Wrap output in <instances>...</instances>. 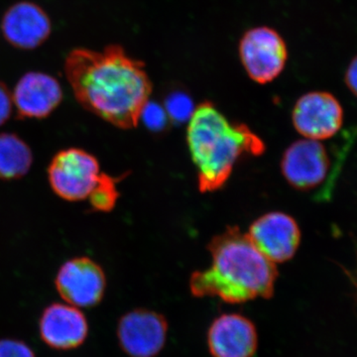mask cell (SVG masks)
<instances>
[{
    "instance_id": "cell-1",
    "label": "cell",
    "mask_w": 357,
    "mask_h": 357,
    "mask_svg": "<svg viewBox=\"0 0 357 357\" xmlns=\"http://www.w3.org/2000/svg\"><path fill=\"white\" fill-rule=\"evenodd\" d=\"M64 72L84 109L115 128L138 126L150 100L152 83L144 63L130 57L121 45H109L102 50L73 49L66 56Z\"/></svg>"
},
{
    "instance_id": "cell-2",
    "label": "cell",
    "mask_w": 357,
    "mask_h": 357,
    "mask_svg": "<svg viewBox=\"0 0 357 357\" xmlns=\"http://www.w3.org/2000/svg\"><path fill=\"white\" fill-rule=\"evenodd\" d=\"M211 266L196 271L190 289L197 298L218 297L229 304H241L274 294L278 271L275 263L258 250L237 227H227L208 245Z\"/></svg>"
},
{
    "instance_id": "cell-3",
    "label": "cell",
    "mask_w": 357,
    "mask_h": 357,
    "mask_svg": "<svg viewBox=\"0 0 357 357\" xmlns=\"http://www.w3.org/2000/svg\"><path fill=\"white\" fill-rule=\"evenodd\" d=\"M202 192L220 190L243 155L259 156L265 144L245 124L232 123L210 102L195 109L187 130Z\"/></svg>"
},
{
    "instance_id": "cell-4",
    "label": "cell",
    "mask_w": 357,
    "mask_h": 357,
    "mask_svg": "<svg viewBox=\"0 0 357 357\" xmlns=\"http://www.w3.org/2000/svg\"><path fill=\"white\" fill-rule=\"evenodd\" d=\"M105 175L98 160L81 148L61 150L48 167L52 190L59 198L72 203L88 201Z\"/></svg>"
},
{
    "instance_id": "cell-5",
    "label": "cell",
    "mask_w": 357,
    "mask_h": 357,
    "mask_svg": "<svg viewBox=\"0 0 357 357\" xmlns=\"http://www.w3.org/2000/svg\"><path fill=\"white\" fill-rule=\"evenodd\" d=\"M281 171L297 191L326 194L333 178V162L325 144L318 140L296 141L284 152Z\"/></svg>"
},
{
    "instance_id": "cell-6",
    "label": "cell",
    "mask_w": 357,
    "mask_h": 357,
    "mask_svg": "<svg viewBox=\"0 0 357 357\" xmlns=\"http://www.w3.org/2000/svg\"><path fill=\"white\" fill-rule=\"evenodd\" d=\"M239 58L244 70L255 83H271L280 76L288 60L283 37L267 26L252 28L239 42Z\"/></svg>"
},
{
    "instance_id": "cell-7",
    "label": "cell",
    "mask_w": 357,
    "mask_h": 357,
    "mask_svg": "<svg viewBox=\"0 0 357 357\" xmlns=\"http://www.w3.org/2000/svg\"><path fill=\"white\" fill-rule=\"evenodd\" d=\"M344 109L328 91H310L296 102L292 121L296 130L307 139H330L344 124Z\"/></svg>"
},
{
    "instance_id": "cell-8",
    "label": "cell",
    "mask_w": 357,
    "mask_h": 357,
    "mask_svg": "<svg viewBox=\"0 0 357 357\" xmlns=\"http://www.w3.org/2000/svg\"><path fill=\"white\" fill-rule=\"evenodd\" d=\"M55 283L62 299L76 307L96 306L107 288L102 268L86 256L66 261L59 269Z\"/></svg>"
},
{
    "instance_id": "cell-9",
    "label": "cell",
    "mask_w": 357,
    "mask_h": 357,
    "mask_svg": "<svg viewBox=\"0 0 357 357\" xmlns=\"http://www.w3.org/2000/svg\"><path fill=\"white\" fill-rule=\"evenodd\" d=\"M168 323L155 311L137 309L121 319L117 337L122 351L130 357H155L165 347Z\"/></svg>"
},
{
    "instance_id": "cell-10",
    "label": "cell",
    "mask_w": 357,
    "mask_h": 357,
    "mask_svg": "<svg viewBox=\"0 0 357 357\" xmlns=\"http://www.w3.org/2000/svg\"><path fill=\"white\" fill-rule=\"evenodd\" d=\"M249 238L270 261L283 263L292 259L301 243V229L287 213H266L249 227Z\"/></svg>"
},
{
    "instance_id": "cell-11",
    "label": "cell",
    "mask_w": 357,
    "mask_h": 357,
    "mask_svg": "<svg viewBox=\"0 0 357 357\" xmlns=\"http://www.w3.org/2000/svg\"><path fill=\"white\" fill-rule=\"evenodd\" d=\"M1 33L7 43L14 48L35 50L50 38L51 18L39 4L21 0L9 6L4 13Z\"/></svg>"
},
{
    "instance_id": "cell-12",
    "label": "cell",
    "mask_w": 357,
    "mask_h": 357,
    "mask_svg": "<svg viewBox=\"0 0 357 357\" xmlns=\"http://www.w3.org/2000/svg\"><path fill=\"white\" fill-rule=\"evenodd\" d=\"M64 93L55 77L39 70L25 73L13 91V105L20 119H43L63 102Z\"/></svg>"
},
{
    "instance_id": "cell-13",
    "label": "cell",
    "mask_w": 357,
    "mask_h": 357,
    "mask_svg": "<svg viewBox=\"0 0 357 357\" xmlns=\"http://www.w3.org/2000/svg\"><path fill=\"white\" fill-rule=\"evenodd\" d=\"M208 347L213 357H253L258 347L257 330L243 314H222L208 328Z\"/></svg>"
},
{
    "instance_id": "cell-14",
    "label": "cell",
    "mask_w": 357,
    "mask_h": 357,
    "mask_svg": "<svg viewBox=\"0 0 357 357\" xmlns=\"http://www.w3.org/2000/svg\"><path fill=\"white\" fill-rule=\"evenodd\" d=\"M88 332L83 312L69 304L51 305L45 310L40 321V335L52 349H76L86 340Z\"/></svg>"
},
{
    "instance_id": "cell-15",
    "label": "cell",
    "mask_w": 357,
    "mask_h": 357,
    "mask_svg": "<svg viewBox=\"0 0 357 357\" xmlns=\"http://www.w3.org/2000/svg\"><path fill=\"white\" fill-rule=\"evenodd\" d=\"M33 164V152L14 133H0V180H18L27 175Z\"/></svg>"
},
{
    "instance_id": "cell-16",
    "label": "cell",
    "mask_w": 357,
    "mask_h": 357,
    "mask_svg": "<svg viewBox=\"0 0 357 357\" xmlns=\"http://www.w3.org/2000/svg\"><path fill=\"white\" fill-rule=\"evenodd\" d=\"M119 180V178H115L105 174L100 184L88 199L93 211L109 213L114 210L119 198V192L116 187Z\"/></svg>"
},
{
    "instance_id": "cell-17",
    "label": "cell",
    "mask_w": 357,
    "mask_h": 357,
    "mask_svg": "<svg viewBox=\"0 0 357 357\" xmlns=\"http://www.w3.org/2000/svg\"><path fill=\"white\" fill-rule=\"evenodd\" d=\"M164 109L170 121L182 124L191 119L196 107H194L191 96L182 91H174L167 96Z\"/></svg>"
},
{
    "instance_id": "cell-18",
    "label": "cell",
    "mask_w": 357,
    "mask_h": 357,
    "mask_svg": "<svg viewBox=\"0 0 357 357\" xmlns=\"http://www.w3.org/2000/svg\"><path fill=\"white\" fill-rule=\"evenodd\" d=\"M140 121L144 122L145 126L155 132H160L166 128L169 116L165 109L156 102H148L141 114Z\"/></svg>"
},
{
    "instance_id": "cell-19",
    "label": "cell",
    "mask_w": 357,
    "mask_h": 357,
    "mask_svg": "<svg viewBox=\"0 0 357 357\" xmlns=\"http://www.w3.org/2000/svg\"><path fill=\"white\" fill-rule=\"evenodd\" d=\"M0 357H35L29 347L20 340H0Z\"/></svg>"
},
{
    "instance_id": "cell-20",
    "label": "cell",
    "mask_w": 357,
    "mask_h": 357,
    "mask_svg": "<svg viewBox=\"0 0 357 357\" xmlns=\"http://www.w3.org/2000/svg\"><path fill=\"white\" fill-rule=\"evenodd\" d=\"M13 91L0 81V126L9 121L13 112Z\"/></svg>"
},
{
    "instance_id": "cell-21",
    "label": "cell",
    "mask_w": 357,
    "mask_h": 357,
    "mask_svg": "<svg viewBox=\"0 0 357 357\" xmlns=\"http://www.w3.org/2000/svg\"><path fill=\"white\" fill-rule=\"evenodd\" d=\"M344 82L349 91L357 98V55L352 59L344 75Z\"/></svg>"
}]
</instances>
